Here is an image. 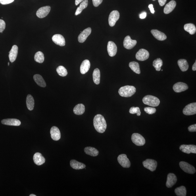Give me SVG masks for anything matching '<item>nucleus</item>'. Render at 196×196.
Masks as SVG:
<instances>
[{
  "mask_svg": "<svg viewBox=\"0 0 196 196\" xmlns=\"http://www.w3.org/2000/svg\"><path fill=\"white\" fill-rule=\"evenodd\" d=\"M151 32L154 37L158 40L163 41L167 39V36L164 33L157 30H152Z\"/></svg>",
  "mask_w": 196,
  "mask_h": 196,
  "instance_id": "obj_23",
  "label": "nucleus"
},
{
  "mask_svg": "<svg viewBox=\"0 0 196 196\" xmlns=\"http://www.w3.org/2000/svg\"><path fill=\"white\" fill-rule=\"evenodd\" d=\"M153 1H156V0H153Z\"/></svg>",
  "mask_w": 196,
  "mask_h": 196,
  "instance_id": "obj_53",
  "label": "nucleus"
},
{
  "mask_svg": "<svg viewBox=\"0 0 196 196\" xmlns=\"http://www.w3.org/2000/svg\"><path fill=\"white\" fill-rule=\"evenodd\" d=\"M176 6V2L174 1H171L166 5L164 9V14H167L170 13L173 10Z\"/></svg>",
  "mask_w": 196,
  "mask_h": 196,
  "instance_id": "obj_25",
  "label": "nucleus"
},
{
  "mask_svg": "<svg viewBox=\"0 0 196 196\" xmlns=\"http://www.w3.org/2000/svg\"><path fill=\"white\" fill-rule=\"evenodd\" d=\"M14 1V0H0V3L3 5H7L13 2Z\"/></svg>",
  "mask_w": 196,
  "mask_h": 196,
  "instance_id": "obj_44",
  "label": "nucleus"
},
{
  "mask_svg": "<svg viewBox=\"0 0 196 196\" xmlns=\"http://www.w3.org/2000/svg\"><path fill=\"white\" fill-rule=\"evenodd\" d=\"M167 0H158L160 5V6H164L165 5Z\"/></svg>",
  "mask_w": 196,
  "mask_h": 196,
  "instance_id": "obj_47",
  "label": "nucleus"
},
{
  "mask_svg": "<svg viewBox=\"0 0 196 196\" xmlns=\"http://www.w3.org/2000/svg\"><path fill=\"white\" fill-rule=\"evenodd\" d=\"M103 0H92L94 6L95 7H97L102 3Z\"/></svg>",
  "mask_w": 196,
  "mask_h": 196,
  "instance_id": "obj_43",
  "label": "nucleus"
},
{
  "mask_svg": "<svg viewBox=\"0 0 196 196\" xmlns=\"http://www.w3.org/2000/svg\"><path fill=\"white\" fill-rule=\"evenodd\" d=\"M144 167L154 172L156 170L157 166V163L156 160L151 159H147L143 162Z\"/></svg>",
  "mask_w": 196,
  "mask_h": 196,
  "instance_id": "obj_8",
  "label": "nucleus"
},
{
  "mask_svg": "<svg viewBox=\"0 0 196 196\" xmlns=\"http://www.w3.org/2000/svg\"><path fill=\"white\" fill-rule=\"evenodd\" d=\"M34 79L35 82L40 87H45L46 86V84L44 79L40 75L38 74L34 75Z\"/></svg>",
  "mask_w": 196,
  "mask_h": 196,
  "instance_id": "obj_27",
  "label": "nucleus"
},
{
  "mask_svg": "<svg viewBox=\"0 0 196 196\" xmlns=\"http://www.w3.org/2000/svg\"><path fill=\"white\" fill-rule=\"evenodd\" d=\"M51 10V7L49 6H45L40 8L36 12V15L40 18L45 17L49 14Z\"/></svg>",
  "mask_w": 196,
  "mask_h": 196,
  "instance_id": "obj_13",
  "label": "nucleus"
},
{
  "mask_svg": "<svg viewBox=\"0 0 196 196\" xmlns=\"http://www.w3.org/2000/svg\"><path fill=\"white\" fill-rule=\"evenodd\" d=\"M94 82L95 84L99 85L100 81V72L98 68H96L94 70L93 74Z\"/></svg>",
  "mask_w": 196,
  "mask_h": 196,
  "instance_id": "obj_32",
  "label": "nucleus"
},
{
  "mask_svg": "<svg viewBox=\"0 0 196 196\" xmlns=\"http://www.w3.org/2000/svg\"><path fill=\"white\" fill-rule=\"evenodd\" d=\"M51 138L54 141H58L61 138V133L58 127L53 126L52 127L50 130Z\"/></svg>",
  "mask_w": 196,
  "mask_h": 196,
  "instance_id": "obj_18",
  "label": "nucleus"
},
{
  "mask_svg": "<svg viewBox=\"0 0 196 196\" xmlns=\"http://www.w3.org/2000/svg\"><path fill=\"white\" fill-rule=\"evenodd\" d=\"M136 92V88L133 86L126 85L120 87L118 93L121 96L129 97L132 96Z\"/></svg>",
  "mask_w": 196,
  "mask_h": 196,
  "instance_id": "obj_2",
  "label": "nucleus"
},
{
  "mask_svg": "<svg viewBox=\"0 0 196 196\" xmlns=\"http://www.w3.org/2000/svg\"><path fill=\"white\" fill-rule=\"evenodd\" d=\"M129 66L133 72L137 74H140L141 71L139 65L137 62H131L129 63Z\"/></svg>",
  "mask_w": 196,
  "mask_h": 196,
  "instance_id": "obj_34",
  "label": "nucleus"
},
{
  "mask_svg": "<svg viewBox=\"0 0 196 196\" xmlns=\"http://www.w3.org/2000/svg\"><path fill=\"white\" fill-rule=\"evenodd\" d=\"M120 18L119 12L117 10H114L110 13L109 17V24L111 27L115 25L116 23Z\"/></svg>",
  "mask_w": 196,
  "mask_h": 196,
  "instance_id": "obj_9",
  "label": "nucleus"
},
{
  "mask_svg": "<svg viewBox=\"0 0 196 196\" xmlns=\"http://www.w3.org/2000/svg\"><path fill=\"white\" fill-rule=\"evenodd\" d=\"M177 179L176 175L173 173H169L168 175L167 179L166 185L168 188L172 187L176 184L177 182Z\"/></svg>",
  "mask_w": 196,
  "mask_h": 196,
  "instance_id": "obj_20",
  "label": "nucleus"
},
{
  "mask_svg": "<svg viewBox=\"0 0 196 196\" xmlns=\"http://www.w3.org/2000/svg\"><path fill=\"white\" fill-rule=\"evenodd\" d=\"M178 65L182 72L186 71L189 67V64L186 60L181 59L178 60Z\"/></svg>",
  "mask_w": 196,
  "mask_h": 196,
  "instance_id": "obj_31",
  "label": "nucleus"
},
{
  "mask_svg": "<svg viewBox=\"0 0 196 196\" xmlns=\"http://www.w3.org/2000/svg\"><path fill=\"white\" fill-rule=\"evenodd\" d=\"M129 113L132 114H137V116H140L141 114L139 108L138 107H132L129 110Z\"/></svg>",
  "mask_w": 196,
  "mask_h": 196,
  "instance_id": "obj_40",
  "label": "nucleus"
},
{
  "mask_svg": "<svg viewBox=\"0 0 196 196\" xmlns=\"http://www.w3.org/2000/svg\"><path fill=\"white\" fill-rule=\"evenodd\" d=\"M175 193L178 196H185L186 195V189L184 186L177 188L175 189Z\"/></svg>",
  "mask_w": 196,
  "mask_h": 196,
  "instance_id": "obj_36",
  "label": "nucleus"
},
{
  "mask_svg": "<svg viewBox=\"0 0 196 196\" xmlns=\"http://www.w3.org/2000/svg\"><path fill=\"white\" fill-rule=\"evenodd\" d=\"M1 123L3 124L9 126H19L21 124L20 120L14 118L6 119L2 120Z\"/></svg>",
  "mask_w": 196,
  "mask_h": 196,
  "instance_id": "obj_19",
  "label": "nucleus"
},
{
  "mask_svg": "<svg viewBox=\"0 0 196 196\" xmlns=\"http://www.w3.org/2000/svg\"><path fill=\"white\" fill-rule=\"evenodd\" d=\"M189 87L185 83L178 82L176 83L173 87V89L175 92L180 93L187 90Z\"/></svg>",
  "mask_w": 196,
  "mask_h": 196,
  "instance_id": "obj_15",
  "label": "nucleus"
},
{
  "mask_svg": "<svg viewBox=\"0 0 196 196\" xmlns=\"http://www.w3.org/2000/svg\"><path fill=\"white\" fill-rule=\"evenodd\" d=\"M30 196H36V195L34 194H31L30 195Z\"/></svg>",
  "mask_w": 196,
  "mask_h": 196,
  "instance_id": "obj_51",
  "label": "nucleus"
},
{
  "mask_svg": "<svg viewBox=\"0 0 196 196\" xmlns=\"http://www.w3.org/2000/svg\"><path fill=\"white\" fill-rule=\"evenodd\" d=\"M88 1L87 0H84L82 2H81L80 4V6L77 8L75 15H78L80 14L82 12L83 10L86 8L88 5Z\"/></svg>",
  "mask_w": 196,
  "mask_h": 196,
  "instance_id": "obj_35",
  "label": "nucleus"
},
{
  "mask_svg": "<svg viewBox=\"0 0 196 196\" xmlns=\"http://www.w3.org/2000/svg\"><path fill=\"white\" fill-rule=\"evenodd\" d=\"M117 47L115 43L112 41L108 42L107 45V51L110 57H113L117 53Z\"/></svg>",
  "mask_w": 196,
  "mask_h": 196,
  "instance_id": "obj_14",
  "label": "nucleus"
},
{
  "mask_svg": "<svg viewBox=\"0 0 196 196\" xmlns=\"http://www.w3.org/2000/svg\"><path fill=\"white\" fill-rule=\"evenodd\" d=\"M136 40H133L131 39L129 36H127L124 39V46L126 49H133L137 44Z\"/></svg>",
  "mask_w": 196,
  "mask_h": 196,
  "instance_id": "obj_12",
  "label": "nucleus"
},
{
  "mask_svg": "<svg viewBox=\"0 0 196 196\" xmlns=\"http://www.w3.org/2000/svg\"><path fill=\"white\" fill-rule=\"evenodd\" d=\"M6 28V23L4 21L0 19V33H2Z\"/></svg>",
  "mask_w": 196,
  "mask_h": 196,
  "instance_id": "obj_42",
  "label": "nucleus"
},
{
  "mask_svg": "<svg viewBox=\"0 0 196 196\" xmlns=\"http://www.w3.org/2000/svg\"><path fill=\"white\" fill-rule=\"evenodd\" d=\"M93 125L98 132L103 133L107 129V124L104 117L98 114L95 116L93 119Z\"/></svg>",
  "mask_w": 196,
  "mask_h": 196,
  "instance_id": "obj_1",
  "label": "nucleus"
},
{
  "mask_svg": "<svg viewBox=\"0 0 196 196\" xmlns=\"http://www.w3.org/2000/svg\"><path fill=\"white\" fill-rule=\"evenodd\" d=\"M90 62L88 60H84L81 63L80 66V70L81 74H86L89 70L90 68Z\"/></svg>",
  "mask_w": 196,
  "mask_h": 196,
  "instance_id": "obj_24",
  "label": "nucleus"
},
{
  "mask_svg": "<svg viewBox=\"0 0 196 196\" xmlns=\"http://www.w3.org/2000/svg\"><path fill=\"white\" fill-rule=\"evenodd\" d=\"M118 161L122 167L129 168L130 167L131 164L130 160L127 158V156L125 154H121L118 156Z\"/></svg>",
  "mask_w": 196,
  "mask_h": 196,
  "instance_id": "obj_7",
  "label": "nucleus"
},
{
  "mask_svg": "<svg viewBox=\"0 0 196 196\" xmlns=\"http://www.w3.org/2000/svg\"><path fill=\"white\" fill-rule=\"evenodd\" d=\"M131 139L133 143L137 146H142L145 144L146 141L144 138L138 133H133Z\"/></svg>",
  "mask_w": 196,
  "mask_h": 196,
  "instance_id": "obj_4",
  "label": "nucleus"
},
{
  "mask_svg": "<svg viewBox=\"0 0 196 196\" xmlns=\"http://www.w3.org/2000/svg\"><path fill=\"white\" fill-rule=\"evenodd\" d=\"M162 65V60L160 58H157L153 62V66L157 71H160L161 70V67Z\"/></svg>",
  "mask_w": 196,
  "mask_h": 196,
  "instance_id": "obj_38",
  "label": "nucleus"
},
{
  "mask_svg": "<svg viewBox=\"0 0 196 196\" xmlns=\"http://www.w3.org/2000/svg\"><path fill=\"white\" fill-rule=\"evenodd\" d=\"M179 149L183 153L186 154L196 153V146L195 145H182L180 146Z\"/></svg>",
  "mask_w": 196,
  "mask_h": 196,
  "instance_id": "obj_11",
  "label": "nucleus"
},
{
  "mask_svg": "<svg viewBox=\"0 0 196 196\" xmlns=\"http://www.w3.org/2000/svg\"><path fill=\"white\" fill-rule=\"evenodd\" d=\"M70 166L75 170L82 169L86 167V166L82 163L77 161L75 160H71L70 162Z\"/></svg>",
  "mask_w": 196,
  "mask_h": 196,
  "instance_id": "obj_26",
  "label": "nucleus"
},
{
  "mask_svg": "<svg viewBox=\"0 0 196 196\" xmlns=\"http://www.w3.org/2000/svg\"><path fill=\"white\" fill-rule=\"evenodd\" d=\"M85 111V106L83 104H78L75 107L74 109V113L78 115H82Z\"/></svg>",
  "mask_w": 196,
  "mask_h": 196,
  "instance_id": "obj_29",
  "label": "nucleus"
},
{
  "mask_svg": "<svg viewBox=\"0 0 196 196\" xmlns=\"http://www.w3.org/2000/svg\"><path fill=\"white\" fill-rule=\"evenodd\" d=\"M184 30L188 32L191 35H194L196 32V28L194 24L193 23H188L185 25Z\"/></svg>",
  "mask_w": 196,
  "mask_h": 196,
  "instance_id": "obj_33",
  "label": "nucleus"
},
{
  "mask_svg": "<svg viewBox=\"0 0 196 196\" xmlns=\"http://www.w3.org/2000/svg\"><path fill=\"white\" fill-rule=\"evenodd\" d=\"M147 12H143L139 15V18H140L141 19H144L146 17H147Z\"/></svg>",
  "mask_w": 196,
  "mask_h": 196,
  "instance_id": "obj_46",
  "label": "nucleus"
},
{
  "mask_svg": "<svg viewBox=\"0 0 196 196\" xmlns=\"http://www.w3.org/2000/svg\"><path fill=\"white\" fill-rule=\"evenodd\" d=\"M192 70L194 71L196 70V62L195 61L194 64H193L192 67Z\"/></svg>",
  "mask_w": 196,
  "mask_h": 196,
  "instance_id": "obj_50",
  "label": "nucleus"
},
{
  "mask_svg": "<svg viewBox=\"0 0 196 196\" xmlns=\"http://www.w3.org/2000/svg\"><path fill=\"white\" fill-rule=\"evenodd\" d=\"M91 28H87L81 33L78 36V41L80 43H84L86 40L87 38L91 34Z\"/></svg>",
  "mask_w": 196,
  "mask_h": 196,
  "instance_id": "obj_17",
  "label": "nucleus"
},
{
  "mask_svg": "<svg viewBox=\"0 0 196 196\" xmlns=\"http://www.w3.org/2000/svg\"><path fill=\"white\" fill-rule=\"evenodd\" d=\"M84 151L85 153L87 155L92 156V157H96L99 154V151L97 149L91 147H85Z\"/></svg>",
  "mask_w": 196,
  "mask_h": 196,
  "instance_id": "obj_28",
  "label": "nucleus"
},
{
  "mask_svg": "<svg viewBox=\"0 0 196 196\" xmlns=\"http://www.w3.org/2000/svg\"><path fill=\"white\" fill-rule=\"evenodd\" d=\"M9 65V62H8V66Z\"/></svg>",
  "mask_w": 196,
  "mask_h": 196,
  "instance_id": "obj_52",
  "label": "nucleus"
},
{
  "mask_svg": "<svg viewBox=\"0 0 196 196\" xmlns=\"http://www.w3.org/2000/svg\"><path fill=\"white\" fill-rule=\"evenodd\" d=\"M18 48L17 45H14L9 52V58L10 61L14 62L16 59L18 53Z\"/></svg>",
  "mask_w": 196,
  "mask_h": 196,
  "instance_id": "obj_22",
  "label": "nucleus"
},
{
  "mask_svg": "<svg viewBox=\"0 0 196 196\" xmlns=\"http://www.w3.org/2000/svg\"><path fill=\"white\" fill-rule=\"evenodd\" d=\"M26 105L28 109L32 110L34 107V98L31 95H28L27 97Z\"/></svg>",
  "mask_w": 196,
  "mask_h": 196,
  "instance_id": "obj_30",
  "label": "nucleus"
},
{
  "mask_svg": "<svg viewBox=\"0 0 196 196\" xmlns=\"http://www.w3.org/2000/svg\"><path fill=\"white\" fill-rule=\"evenodd\" d=\"M149 57V52L144 49H141L137 52L135 56L136 59L139 61H143L147 60Z\"/></svg>",
  "mask_w": 196,
  "mask_h": 196,
  "instance_id": "obj_10",
  "label": "nucleus"
},
{
  "mask_svg": "<svg viewBox=\"0 0 196 196\" xmlns=\"http://www.w3.org/2000/svg\"><path fill=\"white\" fill-rule=\"evenodd\" d=\"M145 111L146 113L149 114H152L155 113L156 109L155 108L151 107H146L144 108Z\"/></svg>",
  "mask_w": 196,
  "mask_h": 196,
  "instance_id": "obj_41",
  "label": "nucleus"
},
{
  "mask_svg": "<svg viewBox=\"0 0 196 196\" xmlns=\"http://www.w3.org/2000/svg\"><path fill=\"white\" fill-rule=\"evenodd\" d=\"M84 1V0H75V5L78 6L79 4H80L81 2Z\"/></svg>",
  "mask_w": 196,
  "mask_h": 196,
  "instance_id": "obj_49",
  "label": "nucleus"
},
{
  "mask_svg": "<svg viewBox=\"0 0 196 196\" xmlns=\"http://www.w3.org/2000/svg\"><path fill=\"white\" fill-rule=\"evenodd\" d=\"M33 160L35 164L37 165L40 166L45 163V158L40 153H35Z\"/></svg>",
  "mask_w": 196,
  "mask_h": 196,
  "instance_id": "obj_21",
  "label": "nucleus"
},
{
  "mask_svg": "<svg viewBox=\"0 0 196 196\" xmlns=\"http://www.w3.org/2000/svg\"><path fill=\"white\" fill-rule=\"evenodd\" d=\"M34 59L35 61L38 63H42L44 61V55L41 52H37L35 54Z\"/></svg>",
  "mask_w": 196,
  "mask_h": 196,
  "instance_id": "obj_37",
  "label": "nucleus"
},
{
  "mask_svg": "<svg viewBox=\"0 0 196 196\" xmlns=\"http://www.w3.org/2000/svg\"><path fill=\"white\" fill-rule=\"evenodd\" d=\"M143 103L152 107H157L160 104V100L157 97L151 95H147L143 98Z\"/></svg>",
  "mask_w": 196,
  "mask_h": 196,
  "instance_id": "obj_3",
  "label": "nucleus"
},
{
  "mask_svg": "<svg viewBox=\"0 0 196 196\" xmlns=\"http://www.w3.org/2000/svg\"><path fill=\"white\" fill-rule=\"evenodd\" d=\"M52 40L56 45L64 46L66 44L65 40L64 37L62 35L60 34H56L54 35L52 37Z\"/></svg>",
  "mask_w": 196,
  "mask_h": 196,
  "instance_id": "obj_16",
  "label": "nucleus"
},
{
  "mask_svg": "<svg viewBox=\"0 0 196 196\" xmlns=\"http://www.w3.org/2000/svg\"><path fill=\"white\" fill-rule=\"evenodd\" d=\"M183 113L185 115L190 116L196 114V103H191L187 105L183 110Z\"/></svg>",
  "mask_w": 196,
  "mask_h": 196,
  "instance_id": "obj_6",
  "label": "nucleus"
},
{
  "mask_svg": "<svg viewBox=\"0 0 196 196\" xmlns=\"http://www.w3.org/2000/svg\"><path fill=\"white\" fill-rule=\"evenodd\" d=\"M56 71L59 75L65 77L67 75L68 72L66 69L62 66H59L57 68Z\"/></svg>",
  "mask_w": 196,
  "mask_h": 196,
  "instance_id": "obj_39",
  "label": "nucleus"
},
{
  "mask_svg": "<svg viewBox=\"0 0 196 196\" xmlns=\"http://www.w3.org/2000/svg\"><path fill=\"white\" fill-rule=\"evenodd\" d=\"M188 130L190 132H196V124L191 125V126L189 127Z\"/></svg>",
  "mask_w": 196,
  "mask_h": 196,
  "instance_id": "obj_45",
  "label": "nucleus"
},
{
  "mask_svg": "<svg viewBox=\"0 0 196 196\" xmlns=\"http://www.w3.org/2000/svg\"><path fill=\"white\" fill-rule=\"evenodd\" d=\"M149 8L150 9V11H151V13L154 14V12H155V11H154L153 5H152V4H150V5L149 6Z\"/></svg>",
  "mask_w": 196,
  "mask_h": 196,
  "instance_id": "obj_48",
  "label": "nucleus"
},
{
  "mask_svg": "<svg viewBox=\"0 0 196 196\" xmlns=\"http://www.w3.org/2000/svg\"><path fill=\"white\" fill-rule=\"evenodd\" d=\"M179 166L184 172L187 173L194 174L196 172L195 168L186 162L184 161L180 162Z\"/></svg>",
  "mask_w": 196,
  "mask_h": 196,
  "instance_id": "obj_5",
  "label": "nucleus"
}]
</instances>
